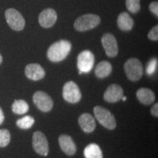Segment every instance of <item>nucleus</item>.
<instances>
[{
  "label": "nucleus",
  "instance_id": "f257e3e1",
  "mask_svg": "<svg viewBox=\"0 0 158 158\" xmlns=\"http://www.w3.org/2000/svg\"><path fill=\"white\" fill-rule=\"evenodd\" d=\"M72 48L70 41L62 40L53 43L47 51V56L53 62H59L64 60L68 56Z\"/></svg>",
  "mask_w": 158,
  "mask_h": 158
},
{
  "label": "nucleus",
  "instance_id": "f03ea898",
  "mask_svg": "<svg viewBox=\"0 0 158 158\" xmlns=\"http://www.w3.org/2000/svg\"><path fill=\"white\" fill-rule=\"evenodd\" d=\"M124 72L129 80L137 81L143 74V68L141 62L135 58H130L124 63Z\"/></svg>",
  "mask_w": 158,
  "mask_h": 158
},
{
  "label": "nucleus",
  "instance_id": "7ed1b4c3",
  "mask_svg": "<svg viewBox=\"0 0 158 158\" xmlns=\"http://www.w3.org/2000/svg\"><path fill=\"white\" fill-rule=\"evenodd\" d=\"M100 18L94 14H85L78 17L74 23V28L78 31L92 29L100 24Z\"/></svg>",
  "mask_w": 158,
  "mask_h": 158
},
{
  "label": "nucleus",
  "instance_id": "20e7f679",
  "mask_svg": "<svg viewBox=\"0 0 158 158\" xmlns=\"http://www.w3.org/2000/svg\"><path fill=\"white\" fill-rule=\"evenodd\" d=\"M94 114L97 120L103 127L108 130L115 129L116 127L115 118L108 109L101 106H95L94 108Z\"/></svg>",
  "mask_w": 158,
  "mask_h": 158
},
{
  "label": "nucleus",
  "instance_id": "39448f33",
  "mask_svg": "<svg viewBox=\"0 0 158 158\" xmlns=\"http://www.w3.org/2000/svg\"><path fill=\"white\" fill-rule=\"evenodd\" d=\"M5 19L7 24L15 31H22L25 27V20L21 13L15 9L10 8L5 11Z\"/></svg>",
  "mask_w": 158,
  "mask_h": 158
},
{
  "label": "nucleus",
  "instance_id": "423d86ee",
  "mask_svg": "<svg viewBox=\"0 0 158 158\" xmlns=\"http://www.w3.org/2000/svg\"><path fill=\"white\" fill-rule=\"evenodd\" d=\"M94 56L90 51L86 50L81 52L77 59V66L79 74L88 73L92 70L94 64Z\"/></svg>",
  "mask_w": 158,
  "mask_h": 158
},
{
  "label": "nucleus",
  "instance_id": "0eeeda50",
  "mask_svg": "<svg viewBox=\"0 0 158 158\" xmlns=\"http://www.w3.org/2000/svg\"><path fill=\"white\" fill-rule=\"evenodd\" d=\"M62 94L65 101L70 103H77L81 98L80 89L73 81H68L64 85Z\"/></svg>",
  "mask_w": 158,
  "mask_h": 158
},
{
  "label": "nucleus",
  "instance_id": "6e6552de",
  "mask_svg": "<svg viewBox=\"0 0 158 158\" xmlns=\"http://www.w3.org/2000/svg\"><path fill=\"white\" fill-rule=\"evenodd\" d=\"M32 146L35 151L42 156H47L49 152L48 142L42 132H35L32 137Z\"/></svg>",
  "mask_w": 158,
  "mask_h": 158
},
{
  "label": "nucleus",
  "instance_id": "1a4fd4ad",
  "mask_svg": "<svg viewBox=\"0 0 158 158\" xmlns=\"http://www.w3.org/2000/svg\"><path fill=\"white\" fill-rule=\"evenodd\" d=\"M33 102L37 108L43 112H48L54 106V101L45 92L38 91L33 95Z\"/></svg>",
  "mask_w": 158,
  "mask_h": 158
},
{
  "label": "nucleus",
  "instance_id": "9d476101",
  "mask_svg": "<svg viewBox=\"0 0 158 158\" xmlns=\"http://www.w3.org/2000/svg\"><path fill=\"white\" fill-rule=\"evenodd\" d=\"M101 42L108 56L115 57L117 56L118 51L117 41L113 35L110 33L105 34L102 37Z\"/></svg>",
  "mask_w": 158,
  "mask_h": 158
},
{
  "label": "nucleus",
  "instance_id": "9b49d317",
  "mask_svg": "<svg viewBox=\"0 0 158 158\" xmlns=\"http://www.w3.org/2000/svg\"><path fill=\"white\" fill-rule=\"evenodd\" d=\"M57 20L56 12L52 8H47L40 13L39 15V23L43 28L53 27Z\"/></svg>",
  "mask_w": 158,
  "mask_h": 158
},
{
  "label": "nucleus",
  "instance_id": "f8f14e48",
  "mask_svg": "<svg viewBox=\"0 0 158 158\" xmlns=\"http://www.w3.org/2000/svg\"><path fill=\"white\" fill-rule=\"evenodd\" d=\"M124 95L123 89L119 85L114 84L106 89L104 93V100L108 102H117Z\"/></svg>",
  "mask_w": 158,
  "mask_h": 158
},
{
  "label": "nucleus",
  "instance_id": "ddd939ff",
  "mask_svg": "<svg viewBox=\"0 0 158 158\" xmlns=\"http://www.w3.org/2000/svg\"><path fill=\"white\" fill-rule=\"evenodd\" d=\"M59 143L61 149L67 155L72 156L76 154L77 151L76 145L70 135H61L59 138Z\"/></svg>",
  "mask_w": 158,
  "mask_h": 158
},
{
  "label": "nucleus",
  "instance_id": "4468645a",
  "mask_svg": "<svg viewBox=\"0 0 158 158\" xmlns=\"http://www.w3.org/2000/svg\"><path fill=\"white\" fill-rule=\"evenodd\" d=\"M25 75L30 80L39 81L44 78L45 72L40 64H29L25 68Z\"/></svg>",
  "mask_w": 158,
  "mask_h": 158
},
{
  "label": "nucleus",
  "instance_id": "2eb2a0df",
  "mask_svg": "<svg viewBox=\"0 0 158 158\" xmlns=\"http://www.w3.org/2000/svg\"><path fill=\"white\" fill-rule=\"evenodd\" d=\"M78 123L83 131L87 133L93 132L96 127L95 120L89 114H82L78 118Z\"/></svg>",
  "mask_w": 158,
  "mask_h": 158
},
{
  "label": "nucleus",
  "instance_id": "dca6fc26",
  "mask_svg": "<svg viewBox=\"0 0 158 158\" xmlns=\"http://www.w3.org/2000/svg\"><path fill=\"white\" fill-rule=\"evenodd\" d=\"M136 98L143 105H150L155 100V93L147 88H141L136 92Z\"/></svg>",
  "mask_w": 158,
  "mask_h": 158
},
{
  "label": "nucleus",
  "instance_id": "f3484780",
  "mask_svg": "<svg viewBox=\"0 0 158 158\" xmlns=\"http://www.w3.org/2000/svg\"><path fill=\"white\" fill-rule=\"evenodd\" d=\"M134 21L129 13L123 12L120 13L117 18V25L122 31H130L133 27Z\"/></svg>",
  "mask_w": 158,
  "mask_h": 158
},
{
  "label": "nucleus",
  "instance_id": "a211bd4d",
  "mask_svg": "<svg viewBox=\"0 0 158 158\" xmlns=\"http://www.w3.org/2000/svg\"><path fill=\"white\" fill-rule=\"evenodd\" d=\"M112 72V65L107 61H102L97 65L94 70L95 76L99 78H103L109 76Z\"/></svg>",
  "mask_w": 158,
  "mask_h": 158
},
{
  "label": "nucleus",
  "instance_id": "6ab92c4d",
  "mask_svg": "<svg viewBox=\"0 0 158 158\" xmlns=\"http://www.w3.org/2000/svg\"><path fill=\"white\" fill-rule=\"evenodd\" d=\"M85 158H103L100 147L96 143H90L84 150Z\"/></svg>",
  "mask_w": 158,
  "mask_h": 158
},
{
  "label": "nucleus",
  "instance_id": "aec40b11",
  "mask_svg": "<svg viewBox=\"0 0 158 158\" xmlns=\"http://www.w3.org/2000/svg\"><path fill=\"white\" fill-rule=\"evenodd\" d=\"M12 110L13 113L19 115L24 114L29 110V105L23 100H15L12 105Z\"/></svg>",
  "mask_w": 158,
  "mask_h": 158
},
{
  "label": "nucleus",
  "instance_id": "412c9836",
  "mask_svg": "<svg viewBox=\"0 0 158 158\" xmlns=\"http://www.w3.org/2000/svg\"><path fill=\"white\" fill-rule=\"evenodd\" d=\"M35 123L34 118L30 116H26L24 117L17 120L16 124L19 128L23 130H28L33 126Z\"/></svg>",
  "mask_w": 158,
  "mask_h": 158
},
{
  "label": "nucleus",
  "instance_id": "4be33fe9",
  "mask_svg": "<svg viewBox=\"0 0 158 158\" xmlns=\"http://www.w3.org/2000/svg\"><path fill=\"white\" fill-rule=\"evenodd\" d=\"M10 141V133L6 129L0 130V147H7Z\"/></svg>",
  "mask_w": 158,
  "mask_h": 158
},
{
  "label": "nucleus",
  "instance_id": "5701e85b",
  "mask_svg": "<svg viewBox=\"0 0 158 158\" xmlns=\"http://www.w3.org/2000/svg\"><path fill=\"white\" fill-rule=\"evenodd\" d=\"M126 7L132 13H137L140 10V0H126Z\"/></svg>",
  "mask_w": 158,
  "mask_h": 158
},
{
  "label": "nucleus",
  "instance_id": "b1692460",
  "mask_svg": "<svg viewBox=\"0 0 158 158\" xmlns=\"http://www.w3.org/2000/svg\"><path fill=\"white\" fill-rule=\"evenodd\" d=\"M157 59L156 58L152 59L148 63L147 66V74L149 76H152L155 73V71L157 70Z\"/></svg>",
  "mask_w": 158,
  "mask_h": 158
},
{
  "label": "nucleus",
  "instance_id": "393cba45",
  "mask_svg": "<svg viewBox=\"0 0 158 158\" xmlns=\"http://www.w3.org/2000/svg\"><path fill=\"white\" fill-rule=\"evenodd\" d=\"M148 37L151 40L153 41H157L158 40V26L156 25L155 27H154L152 29H151V31H149V34H148Z\"/></svg>",
  "mask_w": 158,
  "mask_h": 158
},
{
  "label": "nucleus",
  "instance_id": "a878e982",
  "mask_svg": "<svg viewBox=\"0 0 158 158\" xmlns=\"http://www.w3.org/2000/svg\"><path fill=\"white\" fill-rule=\"evenodd\" d=\"M149 10L156 16H158V3L157 2H152L149 5Z\"/></svg>",
  "mask_w": 158,
  "mask_h": 158
},
{
  "label": "nucleus",
  "instance_id": "bb28decb",
  "mask_svg": "<svg viewBox=\"0 0 158 158\" xmlns=\"http://www.w3.org/2000/svg\"><path fill=\"white\" fill-rule=\"evenodd\" d=\"M151 114L152 115L155 116V117H157L158 116V103H155L152 106V108H151Z\"/></svg>",
  "mask_w": 158,
  "mask_h": 158
},
{
  "label": "nucleus",
  "instance_id": "cd10ccee",
  "mask_svg": "<svg viewBox=\"0 0 158 158\" xmlns=\"http://www.w3.org/2000/svg\"><path fill=\"white\" fill-rule=\"evenodd\" d=\"M4 120H5V115H4L2 109L0 107V125L3 123Z\"/></svg>",
  "mask_w": 158,
  "mask_h": 158
},
{
  "label": "nucleus",
  "instance_id": "c85d7f7f",
  "mask_svg": "<svg viewBox=\"0 0 158 158\" xmlns=\"http://www.w3.org/2000/svg\"><path fill=\"white\" fill-rule=\"evenodd\" d=\"M121 100H122V101H125V100H127V98H126L125 96L123 95V96H122V98Z\"/></svg>",
  "mask_w": 158,
  "mask_h": 158
},
{
  "label": "nucleus",
  "instance_id": "c756f323",
  "mask_svg": "<svg viewBox=\"0 0 158 158\" xmlns=\"http://www.w3.org/2000/svg\"><path fill=\"white\" fill-rule=\"evenodd\" d=\"M2 56L1 54H0V64H2Z\"/></svg>",
  "mask_w": 158,
  "mask_h": 158
}]
</instances>
